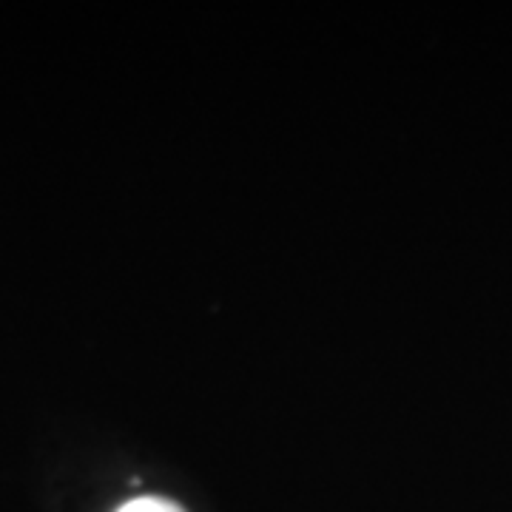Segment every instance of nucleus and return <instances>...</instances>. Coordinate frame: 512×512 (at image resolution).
<instances>
[{
  "label": "nucleus",
  "instance_id": "nucleus-1",
  "mask_svg": "<svg viewBox=\"0 0 512 512\" xmlns=\"http://www.w3.org/2000/svg\"><path fill=\"white\" fill-rule=\"evenodd\" d=\"M117 512H183L174 501H165V498H154V495H146V498H134L123 504Z\"/></svg>",
  "mask_w": 512,
  "mask_h": 512
}]
</instances>
